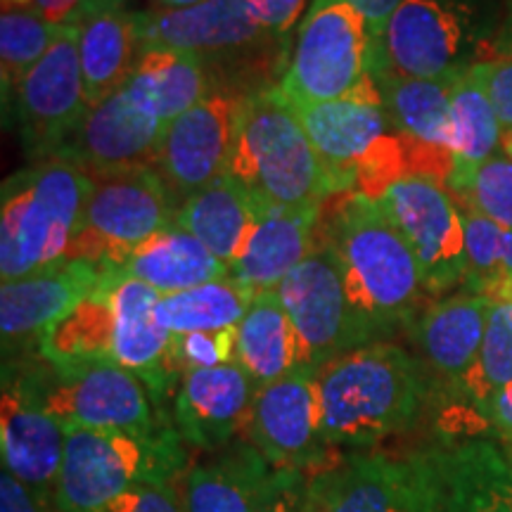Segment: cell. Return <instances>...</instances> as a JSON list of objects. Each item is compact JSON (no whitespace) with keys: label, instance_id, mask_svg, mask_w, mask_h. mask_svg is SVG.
I'll use <instances>...</instances> for the list:
<instances>
[{"label":"cell","instance_id":"1","mask_svg":"<svg viewBox=\"0 0 512 512\" xmlns=\"http://www.w3.org/2000/svg\"><path fill=\"white\" fill-rule=\"evenodd\" d=\"M328 446L366 448L415 425L425 403L422 370L401 347L370 342L318 370Z\"/></svg>","mask_w":512,"mask_h":512},{"label":"cell","instance_id":"2","mask_svg":"<svg viewBox=\"0 0 512 512\" xmlns=\"http://www.w3.org/2000/svg\"><path fill=\"white\" fill-rule=\"evenodd\" d=\"M328 242L337 252L351 304L373 337L413 316L427 292L418 259L375 197L351 192L335 211Z\"/></svg>","mask_w":512,"mask_h":512},{"label":"cell","instance_id":"3","mask_svg":"<svg viewBox=\"0 0 512 512\" xmlns=\"http://www.w3.org/2000/svg\"><path fill=\"white\" fill-rule=\"evenodd\" d=\"M91 195V176L67 157L12 176L3 185L0 209V278L3 283L46 271L67 261L83 209Z\"/></svg>","mask_w":512,"mask_h":512},{"label":"cell","instance_id":"4","mask_svg":"<svg viewBox=\"0 0 512 512\" xmlns=\"http://www.w3.org/2000/svg\"><path fill=\"white\" fill-rule=\"evenodd\" d=\"M228 176L261 207H309L330 195L302 121L280 88L245 95Z\"/></svg>","mask_w":512,"mask_h":512},{"label":"cell","instance_id":"5","mask_svg":"<svg viewBox=\"0 0 512 512\" xmlns=\"http://www.w3.org/2000/svg\"><path fill=\"white\" fill-rule=\"evenodd\" d=\"M185 441L176 430L159 437L67 427L57 512H105L138 484L171 482L185 472Z\"/></svg>","mask_w":512,"mask_h":512},{"label":"cell","instance_id":"6","mask_svg":"<svg viewBox=\"0 0 512 512\" xmlns=\"http://www.w3.org/2000/svg\"><path fill=\"white\" fill-rule=\"evenodd\" d=\"M496 0H403L382 38L389 69L415 79H451L484 62L496 41ZM370 72V74H373Z\"/></svg>","mask_w":512,"mask_h":512},{"label":"cell","instance_id":"7","mask_svg":"<svg viewBox=\"0 0 512 512\" xmlns=\"http://www.w3.org/2000/svg\"><path fill=\"white\" fill-rule=\"evenodd\" d=\"M370 69L373 41L361 12L344 0H311L278 88L292 105L342 100L373 86Z\"/></svg>","mask_w":512,"mask_h":512},{"label":"cell","instance_id":"8","mask_svg":"<svg viewBox=\"0 0 512 512\" xmlns=\"http://www.w3.org/2000/svg\"><path fill=\"white\" fill-rule=\"evenodd\" d=\"M441 486V448L356 453L306 479L302 512H437Z\"/></svg>","mask_w":512,"mask_h":512},{"label":"cell","instance_id":"9","mask_svg":"<svg viewBox=\"0 0 512 512\" xmlns=\"http://www.w3.org/2000/svg\"><path fill=\"white\" fill-rule=\"evenodd\" d=\"M91 176V195L67 261L121 268L164 228L174 226L176 200L155 169Z\"/></svg>","mask_w":512,"mask_h":512},{"label":"cell","instance_id":"10","mask_svg":"<svg viewBox=\"0 0 512 512\" xmlns=\"http://www.w3.org/2000/svg\"><path fill=\"white\" fill-rule=\"evenodd\" d=\"M275 292L297 332L304 368L320 370L373 342V332L351 304L337 252L328 240L313 247Z\"/></svg>","mask_w":512,"mask_h":512},{"label":"cell","instance_id":"11","mask_svg":"<svg viewBox=\"0 0 512 512\" xmlns=\"http://www.w3.org/2000/svg\"><path fill=\"white\" fill-rule=\"evenodd\" d=\"M48 413L67 427L112 430L159 437L176 430L157 418L155 396L136 373L114 361L53 366V380L41 387Z\"/></svg>","mask_w":512,"mask_h":512},{"label":"cell","instance_id":"12","mask_svg":"<svg viewBox=\"0 0 512 512\" xmlns=\"http://www.w3.org/2000/svg\"><path fill=\"white\" fill-rule=\"evenodd\" d=\"M377 202L411 245L427 292L441 294L463 283V211L441 181L425 174L396 178Z\"/></svg>","mask_w":512,"mask_h":512},{"label":"cell","instance_id":"13","mask_svg":"<svg viewBox=\"0 0 512 512\" xmlns=\"http://www.w3.org/2000/svg\"><path fill=\"white\" fill-rule=\"evenodd\" d=\"M245 430L249 444L275 470L306 472L323 467L325 444L318 370L294 368L254 392Z\"/></svg>","mask_w":512,"mask_h":512},{"label":"cell","instance_id":"14","mask_svg":"<svg viewBox=\"0 0 512 512\" xmlns=\"http://www.w3.org/2000/svg\"><path fill=\"white\" fill-rule=\"evenodd\" d=\"M10 100L15 102L29 150L36 155H60L91 110L81 74L76 24L62 27L53 46L29 69Z\"/></svg>","mask_w":512,"mask_h":512},{"label":"cell","instance_id":"15","mask_svg":"<svg viewBox=\"0 0 512 512\" xmlns=\"http://www.w3.org/2000/svg\"><path fill=\"white\" fill-rule=\"evenodd\" d=\"M242 100L233 93H209L166 126L155 171L176 202L228 176L238 143Z\"/></svg>","mask_w":512,"mask_h":512},{"label":"cell","instance_id":"16","mask_svg":"<svg viewBox=\"0 0 512 512\" xmlns=\"http://www.w3.org/2000/svg\"><path fill=\"white\" fill-rule=\"evenodd\" d=\"M166 124L147 95L128 79L117 93L88 110L60 155L88 174L155 169Z\"/></svg>","mask_w":512,"mask_h":512},{"label":"cell","instance_id":"17","mask_svg":"<svg viewBox=\"0 0 512 512\" xmlns=\"http://www.w3.org/2000/svg\"><path fill=\"white\" fill-rule=\"evenodd\" d=\"M67 430L48 413L41 384L34 380H5L0 413L3 470L19 479L38 501L55 508Z\"/></svg>","mask_w":512,"mask_h":512},{"label":"cell","instance_id":"18","mask_svg":"<svg viewBox=\"0 0 512 512\" xmlns=\"http://www.w3.org/2000/svg\"><path fill=\"white\" fill-rule=\"evenodd\" d=\"M373 79L389 124L413 147L418 174L448 181L453 169V81L456 76L415 79V76H399L389 69H377Z\"/></svg>","mask_w":512,"mask_h":512},{"label":"cell","instance_id":"19","mask_svg":"<svg viewBox=\"0 0 512 512\" xmlns=\"http://www.w3.org/2000/svg\"><path fill=\"white\" fill-rule=\"evenodd\" d=\"M138 34L140 50H176L204 62L275 43L242 0H204L183 10L138 12Z\"/></svg>","mask_w":512,"mask_h":512},{"label":"cell","instance_id":"20","mask_svg":"<svg viewBox=\"0 0 512 512\" xmlns=\"http://www.w3.org/2000/svg\"><path fill=\"white\" fill-rule=\"evenodd\" d=\"M256 384L238 361L183 375L174 403V425L185 444L200 451L228 448L245 427Z\"/></svg>","mask_w":512,"mask_h":512},{"label":"cell","instance_id":"21","mask_svg":"<svg viewBox=\"0 0 512 512\" xmlns=\"http://www.w3.org/2000/svg\"><path fill=\"white\" fill-rule=\"evenodd\" d=\"M105 278V268L86 261L60 264L0 287V335L5 349L10 344L38 339L67 316Z\"/></svg>","mask_w":512,"mask_h":512},{"label":"cell","instance_id":"22","mask_svg":"<svg viewBox=\"0 0 512 512\" xmlns=\"http://www.w3.org/2000/svg\"><path fill=\"white\" fill-rule=\"evenodd\" d=\"M119 273V271H117ZM157 290L140 280L121 278L112 290L114 302V344L112 361L136 373L147 384L155 401L174 380L169 370L171 335L162 328L157 318Z\"/></svg>","mask_w":512,"mask_h":512},{"label":"cell","instance_id":"23","mask_svg":"<svg viewBox=\"0 0 512 512\" xmlns=\"http://www.w3.org/2000/svg\"><path fill=\"white\" fill-rule=\"evenodd\" d=\"M320 221V204L309 207H261L240 261L230 266V278L261 294L278 285L311 254Z\"/></svg>","mask_w":512,"mask_h":512},{"label":"cell","instance_id":"24","mask_svg":"<svg viewBox=\"0 0 512 512\" xmlns=\"http://www.w3.org/2000/svg\"><path fill=\"white\" fill-rule=\"evenodd\" d=\"M441 467L437 512H512V444L475 437L441 446Z\"/></svg>","mask_w":512,"mask_h":512},{"label":"cell","instance_id":"25","mask_svg":"<svg viewBox=\"0 0 512 512\" xmlns=\"http://www.w3.org/2000/svg\"><path fill=\"white\" fill-rule=\"evenodd\" d=\"M275 467L252 444L228 446L207 463L185 470V512H261Z\"/></svg>","mask_w":512,"mask_h":512},{"label":"cell","instance_id":"26","mask_svg":"<svg viewBox=\"0 0 512 512\" xmlns=\"http://www.w3.org/2000/svg\"><path fill=\"white\" fill-rule=\"evenodd\" d=\"M494 299L475 292L446 297L422 313L418 342L427 363L441 377L463 387L482 349Z\"/></svg>","mask_w":512,"mask_h":512},{"label":"cell","instance_id":"27","mask_svg":"<svg viewBox=\"0 0 512 512\" xmlns=\"http://www.w3.org/2000/svg\"><path fill=\"white\" fill-rule=\"evenodd\" d=\"M261 204L235 178L223 176L176 209V226L188 230L228 268L245 254Z\"/></svg>","mask_w":512,"mask_h":512},{"label":"cell","instance_id":"28","mask_svg":"<svg viewBox=\"0 0 512 512\" xmlns=\"http://www.w3.org/2000/svg\"><path fill=\"white\" fill-rule=\"evenodd\" d=\"M79 62L88 105H98L131 79L140 50L138 12L95 10L76 24Z\"/></svg>","mask_w":512,"mask_h":512},{"label":"cell","instance_id":"29","mask_svg":"<svg viewBox=\"0 0 512 512\" xmlns=\"http://www.w3.org/2000/svg\"><path fill=\"white\" fill-rule=\"evenodd\" d=\"M117 271L121 278L140 280L159 294L183 292L230 275L223 261L176 223L147 240Z\"/></svg>","mask_w":512,"mask_h":512},{"label":"cell","instance_id":"30","mask_svg":"<svg viewBox=\"0 0 512 512\" xmlns=\"http://www.w3.org/2000/svg\"><path fill=\"white\" fill-rule=\"evenodd\" d=\"M235 361L247 370L256 389L299 368V339L278 292L256 294L235 328Z\"/></svg>","mask_w":512,"mask_h":512},{"label":"cell","instance_id":"31","mask_svg":"<svg viewBox=\"0 0 512 512\" xmlns=\"http://www.w3.org/2000/svg\"><path fill=\"white\" fill-rule=\"evenodd\" d=\"M117 268H105V278L76 304L60 323L50 328L41 344V354L50 366H72L86 361H112L114 302Z\"/></svg>","mask_w":512,"mask_h":512},{"label":"cell","instance_id":"32","mask_svg":"<svg viewBox=\"0 0 512 512\" xmlns=\"http://www.w3.org/2000/svg\"><path fill=\"white\" fill-rule=\"evenodd\" d=\"M131 81L147 95L166 126L209 95L207 62L176 50H143Z\"/></svg>","mask_w":512,"mask_h":512},{"label":"cell","instance_id":"33","mask_svg":"<svg viewBox=\"0 0 512 512\" xmlns=\"http://www.w3.org/2000/svg\"><path fill=\"white\" fill-rule=\"evenodd\" d=\"M254 297V292L228 275L190 290L162 294L157 302V318L169 335L238 328Z\"/></svg>","mask_w":512,"mask_h":512},{"label":"cell","instance_id":"34","mask_svg":"<svg viewBox=\"0 0 512 512\" xmlns=\"http://www.w3.org/2000/svg\"><path fill=\"white\" fill-rule=\"evenodd\" d=\"M503 145V126L489 93L472 67L453 81V169L451 176L475 169ZM448 176V178H451Z\"/></svg>","mask_w":512,"mask_h":512},{"label":"cell","instance_id":"35","mask_svg":"<svg viewBox=\"0 0 512 512\" xmlns=\"http://www.w3.org/2000/svg\"><path fill=\"white\" fill-rule=\"evenodd\" d=\"M62 27L27 8L3 5L0 12V79L8 102L29 69L48 53Z\"/></svg>","mask_w":512,"mask_h":512},{"label":"cell","instance_id":"36","mask_svg":"<svg viewBox=\"0 0 512 512\" xmlns=\"http://www.w3.org/2000/svg\"><path fill=\"white\" fill-rule=\"evenodd\" d=\"M512 384V297L491 304L479 358L463 382L465 394L479 408Z\"/></svg>","mask_w":512,"mask_h":512},{"label":"cell","instance_id":"37","mask_svg":"<svg viewBox=\"0 0 512 512\" xmlns=\"http://www.w3.org/2000/svg\"><path fill=\"white\" fill-rule=\"evenodd\" d=\"M446 183L465 209L479 211L501 228H512V157L503 150Z\"/></svg>","mask_w":512,"mask_h":512},{"label":"cell","instance_id":"38","mask_svg":"<svg viewBox=\"0 0 512 512\" xmlns=\"http://www.w3.org/2000/svg\"><path fill=\"white\" fill-rule=\"evenodd\" d=\"M463 211L465 228V278L467 292L498 299L503 285V233L505 228L479 214L475 209Z\"/></svg>","mask_w":512,"mask_h":512},{"label":"cell","instance_id":"39","mask_svg":"<svg viewBox=\"0 0 512 512\" xmlns=\"http://www.w3.org/2000/svg\"><path fill=\"white\" fill-rule=\"evenodd\" d=\"M235 361V328L214 332H185L171 335L169 370L190 373L200 368H216Z\"/></svg>","mask_w":512,"mask_h":512},{"label":"cell","instance_id":"40","mask_svg":"<svg viewBox=\"0 0 512 512\" xmlns=\"http://www.w3.org/2000/svg\"><path fill=\"white\" fill-rule=\"evenodd\" d=\"M247 5L249 15L256 19L261 29L275 41H290L292 29L297 27L299 19H304L306 10L311 8V0H242Z\"/></svg>","mask_w":512,"mask_h":512},{"label":"cell","instance_id":"41","mask_svg":"<svg viewBox=\"0 0 512 512\" xmlns=\"http://www.w3.org/2000/svg\"><path fill=\"white\" fill-rule=\"evenodd\" d=\"M477 79L482 81L484 91L489 93L494 110L501 119L503 131L512 128V55L491 57V60L477 62L472 67Z\"/></svg>","mask_w":512,"mask_h":512},{"label":"cell","instance_id":"42","mask_svg":"<svg viewBox=\"0 0 512 512\" xmlns=\"http://www.w3.org/2000/svg\"><path fill=\"white\" fill-rule=\"evenodd\" d=\"M105 512H185V508L171 482H157L133 486Z\"/></svg>","mask_w":512,"mask_h":512},{"label":"cell","instance_id":"43","mask_svg":"<svg viewBox=\"0 0 512 512\" xmlns=\"http://www.w3.org/2000/svg\"><path fill=\"white\" fill-rule=\"evenodd\" d=\"M10 8H27L57 27H72L93 12V0H3Z\"/></svg>","mask_w":512,"mask_h":512},{"label":"cell","instance_id":"44","mask_svg":"<svg viewBox=\"0 0 512 512\" xmlns=\"http://www.w3.org/2000/svg\"><path fill=\"white\" fill-rule=\"evenodd\" d=\"M306 475L297 470H275L271 494L261 512H302Z\"/></svg>","mask_w":512,"mask_h":512},{"label":"cell","instance_id":"45","mask_svg":"<svg viewBox=\"0 0 512 512\" xmlns=\"http://www.w3.org/2000/svg\"><path fill=\"white\" fill-rule=\"evenodd\" d=\"M351 8L361 12L363 19H366V27L370 31V41H373V69L382 60V38L384 29H387L389 19L396 12V8L403 3V0H344ZM370 69V72H373Z\"/></svg>","mask_w":512,"mask_h":512},{"label":"cell","instance_id":"46","mask_svg":"<svg viewBox=\"0 0 512 512\" xmlns=\"http://www.w3.org/2000/svg\"><path fill=\"white\" fill-rule=\"evenodd\" d=\"M0 512H57L53 505H46L31 494L19 479L3 470L0 475Z\"/></svg>","mask_w":512,"mask_h":512},{"label":"cell","instance_id":"47","mask_svg":"<svg viewBox=\"0 0 512 512\" xmlns=\"http://www.w3.org/2000/svg\"><path fill=\"white\" fill-rule=\"evenodd\" d=\"M477 411L494 427L498 439L505 441V444H512V384L501 389V392H496Z\"/></svg>","mask_w":512,"mask_h":512},{"label":"cell","instance_id":"48","mask_svg":"<svg viewBox=\"0 0 512 512\" xmlns=\"http://www.w3.org/2000/svg\"><path fill=\"white\" fill-rule=\"evenodd\" d=\"M494 55L491 57H503V55H512V0L505 3V17L498 27L496 41H494ZM489 57V60H491Z\"/></svg>","mask_w":512,"mask_h":512},{"label":"cell","instance_id":"49","mask_svg":"<svg viewBox=\"0 0 512 512\" xmlns=\"http://www.w3.org/2000/svg\"><path fill=\"white\" fill-rule=\"evenodd\" d=\"M501 268H503V285H501V294H498V299H505V297H512V228H505L503 233Z\"/></svg>","mask_w":512,"mask_h":512},{"label":"cell","instance_id":"50","mask_svg":"<svg viewBox=\"0 0 512 512\" xmlns=\"http://www.w3.org/2000/svg\"><path fill=\"white\" fill-rule=\"evenodd\" d=\"M159 10H183L192 8V5H200L204 0H152Z\"/></svg>","mask_w":512,"mask_h":512},{"label":"cell","instance_id":"51","mask_svg":"<svg viewBox=\"0 0 512 512\" xmlns=\"http://www.w3.org/2000/svg\"><path fill=\"white\" fill-rule=\"evenodd\" d=\"M110 8H124V0H93V12Z\"/></svg>","mask_w":512,"mask_h":512},{"label":"cell","instance_id":"52","mask_svg":"<svg viewBox=\"0 0 512 512\" xmlns=\"http://www.w3.org/2000/svg\"><path fill=\"white\" fill-rule=\"evenodd\" d=\"M501 150H503L508 157H512V128H510V131H503V145H501Z\"/></svg>","mask_w":512,"mask_h":512}]
</instances>
